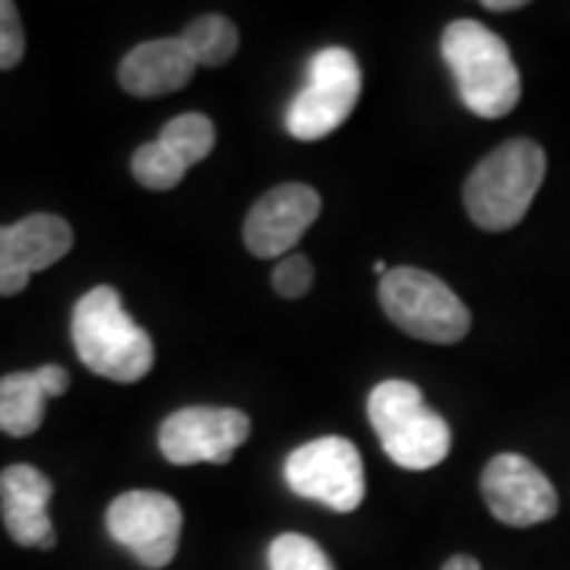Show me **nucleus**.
Instances as JSON below:
<instances>
[{
  "label": "nucleus",
  "instance_id": "obj_4",
  "mask_svg": "<svg viewBox=\"0 0 570 570\" xmlns=\"http://www.w3.org/2000/svg\"><path fill=\"white\" fill-rule=\"evenodd\" d=\"M367 422L396 466L422 472L448 460L450 425L425 406L422 390L409 381H384L371 390Z\"/></svg>",
  "mask_w": 570,
  "mask_h": 570
},
{
  "label": "nucleus",
  "instance_id": "obj_12",
  "mask_svg": "<svg viewBox=\"0 0 570 570\" xmlns=\"http://www.w3.org/2000/svg\"><path fill=\"white\" fill-rule=\"evenodd\" d=\"M73 247L61 216L36 213L17 225H0V295H20L29 279L55 266Z\"/></svg>",
  "mask_w": 570,
  "mask_h": 570
},
{
  "label": "nucleus",
  "instance_id": "obj_11",
  "mask_svg": "<svg viewBox=\"0 0 570 570\" xmlns=\"http://www.w3.org/2000/svg\"><path fill=\"white\" fill-rule=\"evenodd\" d=\"M321 216V197L307 184H279L250 206L245 219V245L254 257H288Z\"/></svg>",
  "mask_w": 570,
  "mask_h": 570
},
{
  "label": "nucleus",
  "instance_id": "obj_13",
  "mask_svg": "<svg viewBox=\"0 0 570 570\" xmlns=\"http://www.w3.org/2000/svg\"><path fill=\"white\" fill-rule=\"evenodd\" d=\"M55 485L51 479L29 463L0 472V513L10 539L22 549H55L58 535L48 517Z\"/></svg>",
  "mask_w": 570,
  "mask_h": 570
},
{
  "label": "nucleus",
  "instance_id": "obj_6",
  "mask_svg": "<svg viewBox=\"0 0 570 570\" xmlns=\"http://www.w3.org/2000/svg\"><path fill=\"white\" fill-rule=\"evenodd\" d=\"M362 99V70L348 48H324L311 58L305 89L285 111V130L295 140H324L343 127Z\"/></svg>",
  "mask_w": 570,
  "mask_h": 570
},
{
  "label": "nucleus",
  "instance_id": "obj_16",
  "mask_svg": "<svg viewBox=\"0 0 570 570\" xmlns=\"http://www.w3.org/2000/svg\"><path fill=\"white\" fill-rule=\"evenodd\" d=\"M181 41L197 67H219L238 51V29H235V22L225 20L219 13H209V17L190 22Z\"/></svg>",
  "mask_w": 570,
  "mask_h": 570
},
{
  "label": "nucleus",
  "instance_id": "obj_8",
  "mask_svg": "<svg viewBox=\"0 0 570 570\" xmlns=\"http://www.w3.org/2000/svg\"><path fill=\"white\" fill-rule=\"evenodd\" d=\"M105 527L142 568L159 570L178 551L184 517L163 491H124L105 513Z\"/></svg>",
  "mask_w": 570,
  "mask_h": 570
},
{
  "label": "nucleus",
  "instance_id": "obj_5",
  "mask_svg": "<svg viewBox=\"0 0 570 570\" xmlns=\"http://www.w3.org/2000/svg\"><path fill=\"white\" fill-rule=\"evenodd\" d=\"M377 298L393 324L425 343H460L472 326L469 307L460 302V295L434 273L415 266L390 269L381 279Z\"/></svg>",
  "mask_w": 570,
  "mask_h": 570
},
{
  "label": "nucleus",
  "instance_id": "obj_22",
  "mask_svg": "<svg viewBox=\"0 0 570 570\" xmlns=\"http://www.w3.org/2000/svg\"><path fill=\"white\" fill-rule=\"evenodd\" d=\"M441 570H482V568H479V561H475V558H469V554H453Z\"/></svg>",
  "mask_w": 570,
  "mask_h": 570
},
{
  "label": "nucleus",
  "instance_id": "obj_15",
  "mask_svg": "<svg viewBox=\"0 0 570 570\" xmlns=\"http://www.w3.org/2000/svg\"><path fill=\"white\" fill-rule=\"evenodd\" d=\"M48 390L39 371H17L0 377V431L10 438H29L41 428Z\"/></svg>",
  "mask_w": 570,
  "mask_h": 570
},
{
  "label": "nucleus",
  "instance_id": "obj_19",
  "mask_svg": "<svg viewBox=\"0 0 570 570\" xmlns=\"http://www.w3.org/2000/svg\"><path fill=\"white\" fill-rule=\"evenodd\" d=\"M269 570H333V564L314 539L285 532L269 546Z\"/></svg>",
  "mask_w": 570,
  "mask_h": 570
},
{
  "label": "nucleus",
  "instance_id": "obj_3",
  "mask_svg": "<svg viewBox=\"0 0 570 570\" xmlns=\"http://www.w3.org/2000/svg\"><path fill=\"white\" fill-rule=\"evenodd\" d=\"M546 181V149L535 140H508L472 168L463 204L485 232H508L523 223Z\"/></svg>",
  "mask_w": 570,
  "mask_h": 570
},
{
  "label": "nucleus",
  "instance_id": "obj_18",
  "mask_svg": "<svg viewBox=\"0 0 570 570\" xmlns=\"http://www.w3.org/2000/svg\"><path fill=\"white\" fill-rule=\"evenodd\" d=\"M130 171H134V178H137L142 187H149V190H171V187H178L184 175H187V165L178 163V159L165 149L163 142L153 140L134 153Z\"/></svg>",
  "mask_w": 570,
  "mask_h": 570
},
{
  "label": "nucleus",
  "instance_id": "obj_1",
  "mask_svg": "<svg viewBox=\"0 0 570 570\" xmlns=\"http://www.w3.org/2000/svg\"><path fill=\"white\" fill-rule=\"evenodd\" d=\"M70 336L82 365L118 384L140 381L156 362L149 333L134 324V317L124 311L118 288L111 285H96L77 302Z\"/></svg>",
  "mask_w": 570,
  "mask_h": 570
},
{
  "label": "nucleus",
  "instance_id": "obj_14",
  "mask_svg": "<svg viewBox=\"0 0 570 570\" xmlns=\"http://www.w3.org/2000/svg\"><path fill=\"white\" fill-rule=\"evenodd\" d=\"M194 70H197V61L190 58L181 39H153L137 45L124 58L118 77H121L124 92L137 99H156V96H168L187 86Z\"/></svg>",
  "mask_w": 570,
  "mask_h": 570
},
{
  "label": "nucleus",
  "instance_id": "obj_24",
  "mask_svg": "<svg viewBox=\"0 0 570 570\" xmlns=\"http://www.w3.org/2000/svg\"><path fill=\"white\" fill-rule=\"evenodd\" d=\"M374 273H377V276L384 279V276H387V273H390V266L384 264V261H377V264H374Z\"/></svg>",
  "mask_w": 570,
  "mask_h": 570
},
{
  "label": "nucleus",
  "instance_id": "obj_10",
  "mask_svg": "<svg viewBox=\"0 0 570 570\" xmlns=\"http://www.w3.org/2000/svg\"><path fill=\"white\" fill-rule=\"evenodd\" d=\"M482 498L504 527H535L558 513V491L542 469L520 453H498L482 472Z\"/></svg>",
  "mask_w": 570,
  "mask_h": 570
},
{
  "label": "nucleus",
  "instance_id": "obj_17",
  "mask_svg": "<svg viewBox=\"0 0 570 570\" xmlns=\"http://www.w3.org/2000/svg\"><path fill=\"white\" fill-rule=\"evenodd\" d=\"M159 142L165 149L184 163L187 168L197 163H204L206 156L213 153L216 146V127L206 115H197V111H187V115H178L175 121H168L159 134Z\"/></svg>",
  "mask_w": 570,
  "mask_h": 570
},
{
  "label": "nucleus",
  "instance_id": "obj_20",
  "mask_svg": "<svg viewBox=\"0 0 570 570\" xmlns=\"http://www.w3.org/2000/svg\"><path fill=\"white\" fill-rule=\"evenodd\" d=\"M311 285H314V266L305 254H288L273 269V288L283 298H302Z\"/></svg>",
  "mask_w": 570,
  "mask_h": 570
},
{
  "label": "nucleus",
  "instance_id": "obj_21",
  "mask_svg": "<svg viewBox=\"0 0 570 570\" xmlns=\"http://www.w3.org/2000/svg\"><path fill=\"white\" fill-rule=\"evenodd\" d=\"M26 55V36L17 3L0 0V70H13Z\"/></svg>",
  "mask_w": 570,
  "mask_h": 570
},
{
  "label": "nucleus",
  "instance_id": "obj_9",
  "mask_svg": "<svg viewBox=\"0 0 570 570\" xmlns=\"http://www.w3.org/2000/svg\"><path fill=\"white\" fill-rule=\"evenodd\" d=\"M250 434V419L242 409L190 406L171 412L159 428V450L175 466L228 463Z\"/></svg>",
  "mask_w": 570,
  "mask_h": 570
},
{
  "label": "nucleus",
  "instance_id": "obj_23",
  "mask_svg": "<svg viewBox=\"0 0 570 570\" xmlns=\"http://www.w3.org/2000/svg\"><path fill=\"white\" fill-rule=\"evenodd\" d=\"M527 7L523 0H485V10H494V13H508V10H520Z\"/></svg>",
  "mask_w": 570,
  "mask_h": 570
},
{
  "label": "nucleus",
  "instance_id": "obj_7",
  "mask_svg": "<svg viewBox=\"0 0 570 570\" xmlns=\"http://www.w3.org/2000/svg\"><path fill=\"white\" fill-rule=\"evenodd\" d=\"M285 482L298 498L321 501L336 513H352L365 501L362 453L346 438H317L288 453Z\"/></svg>",
  "mask_w": 570,
  "mask_h": 570
},
{
  "label": "nucleus",
  "instance_id": "obj_2",
  "mask_svg": "<svg viewBox=\"0 0 570 570\" xmlns=\"http://www.w3.org/2000/svg\"><path fill=\"white\" fill-rule=\"evenodd\" d=\"M441 55L456 80V92L475 118H504L510 115L523 82L510 58L504 39L475 20L450 22L441 36Z\"/></svg>",
  "mask_w": 570,
  "mask_h": 570
}]
</instances>
